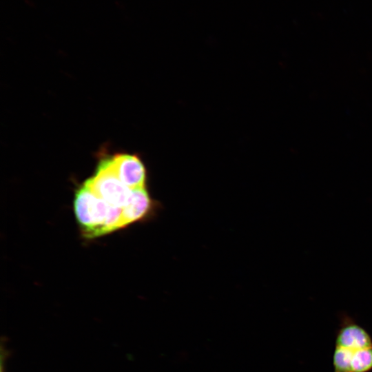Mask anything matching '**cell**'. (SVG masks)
<instances>
[{"instance_id":"cell-4","label":"cell","mask_w":372,"mask_h":372,"mask_svg":"<svg viewBox=\"0 0 372 372\" xmlns=\"http://www.w3.org/2000/svg\"><path fill=\"white\" fill-rule=\"evenodd\" d=\"M110 161L115 174L128 188L145 187L146 169L138 157L119 154L110 158Z\"/></svg>"},{"instance_id":"cell-7","label":"cell","mask_w":372,"mask_h":372,"mask_svg":"<svg viewBox=\"0 0 372 372\" xmlns=\"http://www.w3.org/2000/svg\"><path fill=\"white\" fill-rule=\"evenodd\" d=\"M353 351L335 346L332 365L333 372H351V362Z\"/></svg>"},{"instance_id":"cell-1","label":"cell","mask_w":372,"mask_h":372,"mask_svg":"<svg viewBox=\"0 0 372 372\" xmlns=\"http://www.w3.org/2000/svg\"><path fill=\"white\" fill-rule=\"evenodd\" d=\"M74 211L87 237H96L122 227V208L109 205L84 183L76 192Z\"/></svg>"},{"instance_id":"cell-3","label":"cell","mask_w":372,"mask_h":372,"mask_svg":"<svg viewBox=\"0 0 372 372\" xmlns=\"http://www.w3.org/2000/svg\"><path fill=\"white\" fill-rule=\"evenodd\" d=\"M161 207L145 187L133 189L127 203L122 207V227L154 216Z\"/></svg>"},{"instance_id":"cell-2","label":"cell","mask_w":372,"mask_h":372,"mask_svg":"<svg viewBox=\"0 0 372 372\" xmlns=\"http://www.w3.org/2000/svg\"><path fill=\"white\" fill-rule=\"evenodd\" d=\"M85 183L94 194L109 205L121 208L127 203L132 190L115 174L110 158L102 161L95 175Z\"/></svg>"},{"instance_id":"cell-5","label":"cell","mask_w":372,"mask_h":372,"mask_svg":"<svg viewBox=\"0 0 372 372\" xmlns=\"http://www.w3.org/2000/svg\"><path fill=\"white\" fill-rule=\"evenodd\" d=\"M335 346L354 351L372 347V338L352 317L342 313L336 331Z\"/></svg>"},{"instance_id":"cell-6","label":"cell","mask_w":372,"mask_h":372,"mask_svg":"<svg viewBox=\"0 0 372 372\" xmlns=\"http://www.w3.org/2000/svg\"><path fill=\"white\" fill-rule=\"evenodd\" d=\"M372 370V347L354 351L351 362V372H369Z\"/></svg>"}]
</instances>
